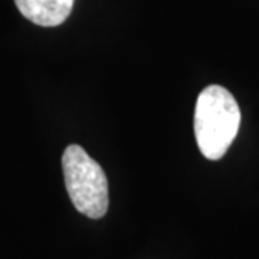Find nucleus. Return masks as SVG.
Listing matches in <instances>:
<instances>
[{
  "instance_id": "obj_1",
  "label": "nucleus",
  "mask_w": 259,
  "mask_h": 259,
  "mask_svg": "<svg viewBox=\"0 0 259 259\" xmlns=\"http://www.w3.org/2000/svg\"><path fill=\"white\" fill-rule=\"evenodd\" d=\"M239 126V105L226 88L212 84L200 91L195 105L194 132L200 153L207 160L224 157Z\"/></svg>"
},
{
  "instance_id": "obj_2",
  "label": "nucleus",
  "mask_w": 259,
  "mask_h": 259,
  "mask_svg": "<svg viewBox=\"0 0 259 259\" xmlns=\"http://www.w3.org/2000/svg\"><path fill=\"white\" fill-rule=\"evenodd\" d=\"M64 184L72 205L90 219H101L108 212V179L101 165L79 145H69L63 153Z\"/></svg>"
},
{
  "instance_id": "obj_3",
  "label": "nucleus",
  "mask_w": 259,
  "mask_h": 259,
  "mask_svg": "<svg viewBox=\"0 0 259 259\" xmlns=\"http://www.w3.org/2000/svg\"><path fill=\"white\" fill-rule=\"evenodd\" d=\"M19 12L40 27H56L69 17L74 0H15Z\"/></svg>"
}]
</instances>
